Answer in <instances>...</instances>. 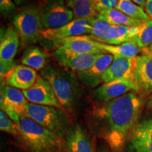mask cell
<instances>
[{
  "mask_svg": "<svg viewBox=\"0 0 152 152\" xmlns=\"http://www.w3.org/2000/svg\"><path fill=\"white\" fill-rule=\"evenodd\" d=\"M135 57V66L132 82L140 96L152 94V55L142 51Z\"/></svg>",
  "mask_w": 152,
  "mask_h": 152,
  "instance_id": "obj_9",
  "label": "cell"
},
{
  "mask_svg": "<svg viewBox=\"0 0 152 152\" xmlns=\"http://www.w3.org/2000/svg\"><path fill=\"white\" fill-rule=\"evenodd\" d=\"M127 152H152V117L138 123L126 144Z\"/></svg>",
  "mask_w": 152,
  "mask_h": 152,
  "instance_id": "obj_12",
  "label": "cell"
},
{
  "mask_svg": "<svg viewBox=\"0 0 152 152\" xmlns=\"http://www.w3.org/2000/svg\"><path fill=\"white\" fill-rule=\"evenodd\" d=\"M116 9L131 18L140 20H148L150 18L142 7L131 0H119Z\"/></svg>",
  "mask_w": 152,
  "mask_h": 152,
  "instance_id": "obj_26",
  "label": "cell"
},
{
  "mask_svg": "<svg viewBox=\"0 0 152 152\" xmlns=\"http://www.w3.org/2000/svg\"><path fill=\"white\" fill-rule=\"evenodd\" d=\"M138 27L113 26L109 32L107 37L104 44L119 45L132 40L137 34Z\"/></svg>",
  "mask_w": 152,
  "mask_h": 152,
  "instance_id": "obj_22",
  "label": "cell"
},
{
  "mask_svg": "<svg viewBox=\"0 0 152 152\" xmlns=\"http://www.w3.org/2000/svg\"><path fill=\"white\" fill-rule=\"evenodd\" d=\"M99 14L104 16L112 26L138 27L143 23V20L131 18L116 9L101 11Z\"/></svg>",
  "mask_w": 152,
  "mask_h": 152,
  "instance_id": "obj_25",
  "label": "cell"
},
{
  "mask_svg": "<svg viewBox=\"0 0 152 152\" xmlns=\"http://www.w3.org/2000/svg\"><path fill=\"white\" fill-rule=\"evenodd\" d=\"M19 132L32 152H58L61 139L23 113L19 117Z\"/></svg>",
  "mask_w": 152,
  "mask_h": 152,
  "instance_id": "obj_3",
  "label": "cell"
},
{
  "mask_svg": "<svg viewBox=\"0 0 152 152\" xmlns=\"http://www.w3.org/2000/svg\"><path fill=\"white\" fill-rule=\"evenodd\" d=\"M142 49L149 48L152 45V19L144 20L138 27V32L132 39Z\"/></svg>",
  "mask_w": 152,
  "mask_h": 152,
  "instance_id": "obj_27",
  "label": "cell"
},
{
  "mask_svg": "<svg viewBox=\"0 0 152 152\" xmlns=\"http://www.w3.org/2000/svg\"><path fill=\"white\" fill-rule=\"evenodd\" d=\"M98 47L106 53L114 56L124 58H135L142 49L137 45L135 42L130 40L119 45H111L98 42Z\"/></svg>",
  "mask_w": 152,
  "mask_h": 152,
  "instance_id": "obj_21",
  "label": "cell"
},
{
  "mask_svg": "<svg viewBox=\"0 0 152 152\" xmlns=\"http://www.w3.org/2000/svg\"><path fill=\"white\" fill-rule=\"evenodd\" d=\"M143 96L130 92L101 103L91 111V122L112 152H121L141 115Z\"/></svg>",
  "mask_w": 152,
  "mask_h": 152,
  "instance_id": "obj_1",
  "label": "cell"
},
{
  "mask_svg": "<svg viewBox=\"0 0 152 152\" xmlns=\"http://www.w3.org/2000/svg\"><path fill=\"white\" fill-rule=\"evenodd\" d=\"M147 106L149 109H152V94L150 96L149 100H148L147 103Z\"/></svg>",
  "mask_w": 152,
  "mask_h": 152,
  "instance_id": "obj_35",
  "label": "cell"
},
{
  "mask_svg": "<svg viewBox=\"0 0 152 152\" xmlns=\"http://www.w3.org/2000/svg\"><path fill=\"white\" fill-rule=\"evenodd\" d=\"M142 51H144V52H148L150 54L152 55V45L151 47H149V48H147V49H142Z\"/></svg>",
  "mask_w": 152,
  "mask_h": 152,
  "instance_id": "obj_36",
  "label": "cell"
},
{
  "mask_svg": "<svg viewBox=\"0 0 152 152\" xmlns=\"http://www.w3.org/2000/svg\"><path fill=\"white\" fill-rule=\"evenodd\" d=\"M54 56L56 61L66 69L76 73L83 72L90 68L102 54H74L64 53L55 49Z\"/></svg>",
  "mask_w": 152,
  "mask_h": 152,
  "instance_id": "obj_15",
  "label": "cell"
},
{
  "mask_svg": "<svg viewBox=\"0 0 152 152\" xmlns=\"http://www.w3.org/2000/svg\"><path fill=\"white\" fill-rule=\"evenodd\" d=\"M28 103L29 102L20 90L9 85H1V110L5 111L17 125L19 122V117L25 113Z\"/></svg>",
  "mask_w": 152,
  "mask_h": 152,
  "instance_id": "obj_7",
  "label": "cell"
},
{
  "mask_svg": "<svg viewBox=\"0 0 152 152\" xmlns=\"http://www.w3.org/2000/svg\"><path fill=\"white\" fill-rule=\"evenodd\" d=\"M131 1H132L134 3H135L136 4L140 6V7H142L143 9H144L146 2H147V0H131Z\"/></svg>",
  "mask_w": 152,
  "mask_h": 152,
  "instance_id": "obj_33",
  "label": "cell"
},
{
  "mask_svg": "<svg viewBox=\"0 0 152 152\" xmlns=\"http://www.w3.org/2000/svg\"><path fill=\"white\" fill-rule=\"evenodd\" d=\"M40 76L52 85L62 109L71 111L80 96L79 85L73 73L68 69L49 65L42 70Z\"/></svg>",
  "mask_w": 152,
  "mask_h": 152,
  "instance_id": "obj_2",
  "label": "cell"
},
{
  "mask_svg": "<svg viewBox=\"0 0 152 152\" xmlns=\"http://www.w3.org/2000/svg\"><path fill=\"white\" fill-rule=\"evenodd\" d=\"M134 66L135 58L114 56L111 64L103 76V83H109L121 79H129L132 80Z\"/></svg>",
  "mask_w": 152,
  "mask_h": 152,
  "instance_id": "obj_18",
  "label": "cell"
},
{
  "mask_svg": "<svg viewBox=\"0 0 152 152\" xmlns=\"http://www.w3.org/2000/svg\"><path fill=\"white\" fill-rule=\"evenodd\" d=\"M144 9L150 19H152V0H147Z\"/></svg>",
  "mask_w": 152,
  "mask_h": 152,
  "instance_id": "obj_32",
  "label": "cell"
},
{
  "mask_svg": "<svg viewBox=\"0 0 152 152\" xmlns=\"http://www.w3.org/2000/svg\"><path fill=\"white\" fill-rule=\"evenodd\" d=\"M98 152H110L108 148H106L105 147H102V148H100Z\"/></svg>",
  "mask_w": 152,
  "mask_h": 152,
  "instance_id": "obj_37",
  "label": "cell"
},
{
  "mask_svg": "<svg viewBox=\"0 0 152 152\" xmlns=\"http://www.w3.org/2000/svg\"><path fill=\"white\" fill-rule=\"evenodd\" d=\"M13 25L23 47L42 39V31L45 28L39 7L28 6L23 8L14 16Z\"/></svg>",
  "mask_w": 152,
  "mask_h": 152,
  "instance_id": "obj_5",
  "label": "cell"
},
{
  "mask_svg": "<svg viewBox=\"0 0 152 152\" xmlns=\"http://www.w3.org/2000/svg\"><path fill=\"white\" fill-rule=\"evenodd\" d=\"M28 1H29V0H14L16 5L18 6V7H23V6L26 4Z\"/></svg>",
  "mask_w": 152,
  "mask_h": 152,
  "instance_id": "obj_34",
  "label": "cell"
},
{
  "mask_svg": "<svg viewBox=\"0 0 152 152\" xmlns=\"http://www.w3.org/2000/svg\"><path fill=\"white\" fill-rule=\"evenodd\" d=\"M24 113L61 139L71 128L67 114L59 108L28 103Z\"/></svg>",
  "mask_w": 152,
  "mask_h": 152,
  "instance_id": "obj_4",
  "label": "cell"
},
{
  "mask_svg": "<svg viewBox=\"0 0 152 152\" xmlns=\"http://www.w3.org/2000/svg\"><path fill=\"white\" fill-rule=\"evenodd\" d=\"M40 12L45 29L61 28L74 20L73 12L65 0H46Z\"/></svg>",
  "mask_w": 152,
  "mask_h": 152,
  "instance_id": "obj_6",
  "label": "cell"
},
{
  "mask_svg": "<svg viewBox=\"0 0 152 152\" xmlns=\"http://www.w3.org/2000/svg\"><path fill=\"white\" fill-rule=\"evenodd\" d=\"M94 5L99 14L101 11L116 9L119 0H94Z\"/></svg>",
  "mask_w": 152,
  "mask_h": 152,
  "instance_id": "obj_30",
  "label": "cell"
},
{
  "mask_svg": "<svg viewBox=\"0 0 152 152\" xmlns=\"http://www.w3.org/2000/svg\"><path fill=\"white\" fill-rule=\"evenodd\" d=\"M130 92H137L136 87L132 80L121 79L105 83L97 87L92 92L91 96L95 102L104 103L121 97Z\"/></svg>",
  "mask_w": 152,
  "mask_h": 152,
  "instance_id": "obj_10",
  "label": "cell"
},
{
  "mask_svg": "<svg viewBox=\"0 0 152 152\" xmlns=\"http://www.w3.org/2000/svg\"><path fill=\"white\" fill-rule=\"evenodd\" d=\"M0 11L2 16L16 15L17 13L16 4L13 0H0Z\"/></svg>",
  "mask_w": 152,
  "mask_h": 152,
  "instance_id": "obj_29",
  "label": "cell"
},
{
  "mask_svg": "<svg viewBox=\"0 0 152 152\" xmlns=\"http://www.w3.org/2000/svg\"><path fill=\"white\" fill-rule=\"evenodd\" d=\"M0 130L2 132L18 135L20 134L18 127L16 123L11 120L5 111H0Z\"/></svg>",
  "mask_w": 152,
  "mask_h": 152,
  "instance_id": "obj_28",
  "label": "cell"
},
{
  "mask_svg": "<svg viewBox=\"0 0 152 152\" xmlns=\"http://www.w3.org/2000/svg\"><path fill=\"white\" fill-rule=\"evenodd\" d=\"M16 66V64L14 60H0V79H1V81H2L5 76L9 73H10Z\"/></svg>",
  "mask_w": 152,
  "mask_h": 152,
  "instance_id": "obj_31",
  "label": "cell"
},
{
  "mask_svg": "<svg viewBox=\"0 0 152 152\" xmlns=\"http://www.w3.org/2000/svg\"><path fill=\"white\" fill-rule=\"evenodd\" d=\"M20 37L14 28L9 27L1 33L0 60L12 61L20 45Z\"/></svg>",
  "mask_w": 152,
  "mask_h": 152,
  "instance_id": "obj_19",
  "label": "cell"
},
{
  "mask_svg": "<svg viewBox=\"0 0 152 152\" xmlns=\"http://www.w3.org/2000/svg\"><path fill=\"white\" fill-rule=\"evenodd\" d=\"M38 77L35 69L27 66L18 65L5 76L1 81V85L16 87L22 91L26 90L35 84Z\"/></svg>",
  "mask_w": 152,
  "mask_h": 152,
  "instance_id": "obj_17",
  "label": "cell"
},
{
  "mask_svg": "<svg viewBox=\"0 0 152 152\" xmlns=\"http://www.w3.org/2000/svg\"><path fill=\"white\" fill-rule=\"evenodd\" d=\"M87 20L92 28L91 37L96 41L104 43L113 26L99 14L96 16L87 19Z\"/></svg>",
  "mask_w": 152,
  "mask_h": 152,
  "instance_id": "obj_24",
  "label": "cell"
},
{
  "mask_svg": "<svg viewBox=\"0 0 152 152\" xmlns=\"http://www.w3.org/2000/svg\"><path fill=\"white\" fill-rule=\"evenodd\" d=\"M49 55L40 47L30 45L23 53L21 63L35 71H42L47 66Z\"/></svg>",
  "mask_w": 152,
  "mask_h": 152,
  "instance_id": "obj_20",
  "label": "cell"
},
{
  "mask_svg": "<svg viewBox=\"0 0 152 152\" xmlns=\"http://www.w3.org/2000/svg\"><path fill=\"white\" fill-rule=\"evenodd\" d=\"M22 92L30 103L62 109L52 85L41 76L30 88Z\"/></svg>",
  "mask_w": 152,
  "mask_h": 152,
  "instance_id": "obj_11",
  "label": "cell"
},
{
  "mask_svg": "<svg viewBox=\"0 0 152 152\" xmlns=\"http://www.w3.org/2000/svg\"><path fill=\"white\" fill-rule=\"evenodd\" d=\"M92 30L87 19H74L61 28L45 29L42 31V39L54 43L65 38L87 35L91 34Z\"/></svg>",
  "mask_w": 152,
  "mask_h": 152,
  "instance_id": "obj_13",
  "label": "cell"
},
{
  "mask_svg": "<svg viewBox=\"0 0 152 152\" xmlns=\"http://www.w3.org/2000/svg\"><path fill=\"white\" fill-rule=\"evenodd\" d=\"M60 52L74 54H107L98 47V42L88 35L68 37L52 43Z\"/></svg>",
  "mask_w": 152,
  "mask_h": 152,
  "instance_id": "obj_8",
  "label": "cell"
},
{
  "mask_svg": "<svg viewBox=\"0 0 152 152\" xmlns=\"http://www.w3.org/2000/svg\"><path fill=\"white\" fill-rule=\"evenodd\" d=\"M113 58L114 56L112 54H102L90 68L83 72L76 73L77 79L86 86L92 88L98 87L103 83V76L111 64Z\"/></svg>",
  "mask_w": 152,
  "mask_h": 152,
  "instance_id": "obj_16",
  "label": "cell"
},
{
  "mask_svg": "<svg viewBox=\"0 0 152 152\" xmlns=\"http://www.w3.org/2000/svg\"><path fill=\"white\" fill-rule=\"evenodd\" d=\"M65 1L73 12L74 19H88L99 14L94 0H65Z\"/></svg>",
  "mask_w": 152,
  "mask_h": 152,
  "instance_id": "obj_23",
  "label": "cell"
},
{
  "mask_svg": "<svg viewBox=\"0 0 152 152\" xmlns=\"http://www.w3.org/2000/svg\"><path fill=\"white\" fill-rule=\"evenodd\" d=\"M66 152H96L92 137L80 125L75 123L64 137Z\"/></svg>",
  "mask_w": 152,
  "mask_h": 152,
  "instance_id": "obj_14",
  "label": "cell"
}]
</instances>
